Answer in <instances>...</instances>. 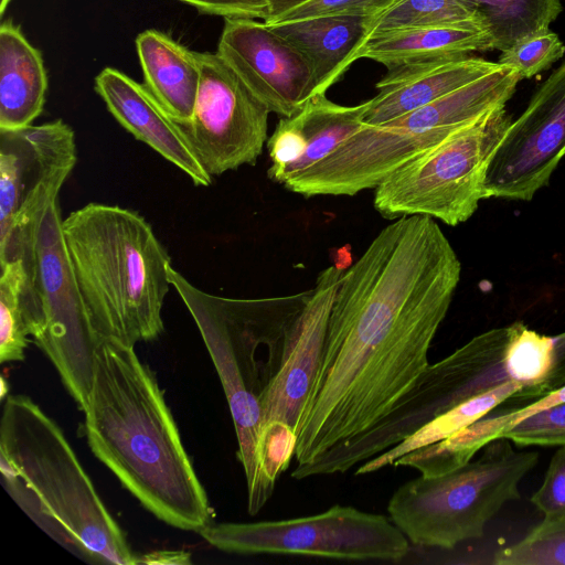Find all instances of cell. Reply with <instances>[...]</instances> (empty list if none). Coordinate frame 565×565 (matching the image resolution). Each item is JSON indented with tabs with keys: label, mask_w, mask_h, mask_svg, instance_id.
I'll return each instance as SVG.
<instances>
[{
	"label": "cell",
	"mask_w": 565,
	"mask_h": 565,
	"mask_svg": "<svg viewBox=\"0 0 565 565\" xmlns=\"http://www.w3.org/2000/svg\"><path fill=\"white\" fill-rule=\"evenodd\" d=\"M136 49L145 86L178 124L188 122L201 81L196 52L157 30L138 34Z\"/></svg>",
	"instance_id": "obj_22"
},
{
	"label": "cell",
	"mask_w": 565,
	"mask_h": 565,
	"mask_svg": "<svg viewBox=\"0 0 565 565\" xmlns=\"http://www.w3.org/2000/svg\"><path fill=\"white\" fill-rule=\"evenodd\" d=\"M95 90L114 118L136 139L181 169L195 185L212 183L213 178L202 168L179 124L145 85L106 67L95 78Z\"/></svg>",
	"instance_id": "obj_18"
},
{
	"label": "cell",
	"mask_w": 565,
	"mask_h": 565,
	"mask_svg": "<svg viewBox=\"0 0 565 565\" xmlns=\"http://www.w3.org/2000/svg\"><path fill=\"white\" fill-rule=\"evenodd\" d=\"M199 534L220 551L243 555L399 562L409 552L408 539L390 518L340 504L297 519L213 522Z\"/></svg>",
	"instance_id": "obj_11"
},
{
	"label": "cell",
	"mask_w": 565,
	"mask_h": 565,
	"mask_svg": "<svg viewBox=\"0 0 565 565\" xmlns=\"http://www.w3.org/2000/svg\"><path fill=\"white\" fill-rule=\"evenodd\" d=\"M83 412L92 452L149 512L183 531L213 523L163 392L135 347L100 342Z\"/></svg>",
	"instance_id": "obj_2"
},
{
	"label": "cell",
	"mask_w": 565,
	"mask_h": 565,
	"mask_svg": "<svg viewBox=\"0 0 565 565\" xmlns=\"http://www.w3.org/2000/svg\"><path fill=\"white\" fill-rule=\"evenodd\" d=\"M201 81L191 119L179 124L213 177L255 164L267 142L270 110L218 53L196 52Z\"/></svg>",
	"instance_id": "obj_13"
},
{
	"label": "cell",
	"mask_w": 565,
	"mask_h": 565,
	"mask_svg": "<svg viewBox=\"0 0 565 565\" xmlns=\"http://www.w3.org/2000/svg\"><path fill=\"white\" fill-rule=\"evenodd\" d=\"M47 75L41 52L11 21L0 25V130L32 125L43 111Z\"/></svg>",
	"instance_id": "obj_23"
},
{
	"label": "cell",
	"mask_w": 565,
	"mask_h": 565,
	"mask_svg": "<svg viewBox=\"0 0 565 565\" xmlns=\"http://www.w3.org/2000/svg\"><path fill=\"white\" fill-rule=\"evenodd\" d=\"M169 279L191 313L223 386L247 486V511L270 499L257 458L262 396L278 367L260 349L284 351L286 334L310 290L291 296L234 299L207 294L169 267Z\"/></svg>",
	"instance_id": "obj_5"
},
{
	"label": "cell",
	"mask_w": 565,
	"mask_h": 565,
	"mask_svg": "<svg viewBox=\"0 0 565 565\" xmlns=\"http://www.w3.org/2000/svg\"><path fill=\"white\" fill-rule=\"evenodd\" d=\"M191 563V554L185 551H153L137 557V564L184 565Z\"/></svg>",
	"instance_id": "obj_36"
},
{
	"label": "cell",
	"mask_w": 565,
	"mask_h": 565,
	"mask_svg": "<svg viewBox=\"0 0 565 565\" xmlns=\"http://www.w3.org/2000/svg\"><path fill=\"white\" fill-rule=\"evenodd\" d=\"M217 53L270 113L294 116L315 97L305 58L265 22L224 19Z\"/></svg>",
	"instance_id": "obj_15"
},
{
	"label": "cell",
	"mask_w": 565,
	"mask_h": 565,
	"mask_svg": "<svg viewBox=\"0 0 565 565\" xmlns=\"http://www.w3.org/2000/svg\"><path fill=\"white\" fill-rule=\"evenodd\" d=\"M24 270L21 262L1 266L0 276V362H20L25 358L29 331L22 307Z\"/></svg>",
	"instance_id": "obj_27"
},
{
	"label": "cell",
	"mask_w": 565,
	"mask_h": 565,
	"mask_svg": "<svg viewBox=\"0 0 565 565\" xmlns=\"http://www.w3.org/2000/svg\"><path fill=\"white\" fill-rule=\"evenodd\" d=\"M505 106L459 128L412 158L374 192V209L386 220L420 215L456 226L486 199L489 160L511 124Z\"/></svg>",
	"instance_id": "obj_8"
},
{
	"label": "cell",
	"mask_w": 565,
	"mask_h": 565,
	"mask_svg": "<svg viewBox=\"0 0 565 565\" xmlns=\"http://www.w3.org/2000/svg\"><path fill=\"white\" fill-rule=\"evenodd\" d=\"M531 502L544 514V519L565 518V445L554 452L542 486Z\"/></svg>",
	"instance_id": "obj_33"
},
{
	"label": "cell",
	"mask_w": 565,
	"mask_h": 565,
	"mask_svg": "<svg viewBox=\"0 0 565 565\" xmlns=\"http://www.w3.org/2000/svg\"><path fill=\"white\" fill-rule=\"evenodd\" d=\"M502 65L472 55L387 71L376 84L363 125L377 126L426 106Z\"/></svg>",
	"instance_id": "obj_19"
},
{
	"label": "cell",
	"mask_w": 565,
	"mask_h": 565,
	"mask_svg": "<svg viewBox=\"0 0 565 565\" xmlns=\"http://www.w3.org/2000/svg\"><path fill=\"white\" fill-rule=\"evenodd\" d=\"M561 402H565V385L559 390L526 405L495 414H493V412L488 413L486 416L469 425V435L478 446L484 447L487 444L495 439L507 427L514 425L519 420L540 409Z\"/></svg>",
	"instance_id": "obj_32"
},
{
	"label": "cell",
	"mask_w": 565,
	"mask_h": 565,
	"mask_svg": "<svg viewBox=\"0 0 565 565\" xmlns=\"http://www.w3.org/2000/svg\"><path fill=\"white\" fill-rule=\"evenodd\" d=\"M510 382L522 385V403L563 387L565 331L545 335L518 321L473 337L450 355L429 364L380 422L331 449L327 462L333 471L344 473L457 405Z\"/></svg>",
	"instance_id": "obj_3"
},
{
	"label": "cell",
	"mask_w": 565,
	"mask_h": 565,
	"mask_svg": "<svg viewBox=\"0 0 565 565\" xmlns=\"http://www.w3.org/2000/svg\"><path fill=\"white\" fill-rule=\"evenodd\" d=\"M366 107L367 100L343 106L324 94L311 98L294 116L280 117L267 139L268 177L284 185L324 159L361 128Z\"/></svg>",
	"instance_id": "obj_17"
},
{
	"label": "cell",
	"mask_w": 565,
	"mask_h": 565,
	"mask_svg": "<svg viewBox=\"0 0 565 565\" xmlns=\"http://www.w3.org/2000/svg\"><path fill=\"white\" fill-rule=\"evenodd\" d=\"M344 271L340 265L320 271L308 300L289 327L279 369L262 396V425L280 420L296 431L321 364L330 312Z\"/></svg>",
	"instance_id": "obj_16"
},
{
	"label": "cell",
	"mask_w": 565,
	"mask_h": 565,
	"mask_svg": "<svg viewBox=\"0 0 565 565\" xmlns=\"http://www.w3.org/2000/svg\"><path fill=\"white\" fill-rule=\"evenodd\" d=\"M511 399L523 401L522 385L510 382L470 398L431 419L396 446L361 463L355 475H366L392 466L403 455L454 435Z\"/></svg>",
	"instance_id": "obj_24"
},
{
	"label": "cell",
	"mask_w": 565,
	"mask_h": 565,
	"mask_svg": "<svg viewBox=\"0 0 565 565\" xmlns=\"http://www.w3.org/2000/svg\"><path fill=\"white\" fill-rule=\"evenodd\" d=\"M9 392V384L7 383L6 379L2 376L1 377V398H6L8 395L7 393Z\"/></svg>",
	"instance_id": "obj_38"
},
{
	"label": "cell",
	"mask_w": 565,
	"mask_h": 565,
	"mask_svg": "<svg viewBox=\"0 0 565 565\" xmlns=\"http://www.w3.org/2000/svg\"><path fill=\"white\" fill-rule=\"evenodd\" d=\"M0 454L94 561L137 565L138 555L100 500L64 433L29 396L6 397Z\"/></svg>",
	"instance_id": "obj_6"
},
{
	"label": "cell",
	"mask_w": 565,
	"mask_h": 565,
	"mask_svg": "<svg viewBox=\"0 0 565 565\" xmlns=\"http://www.w3.org/2000/svg\"><path fill=\"white\" fill-rule=\"evenodd\" d=\"M296 441L295 429L284 422L269 420L260 427L257 458L263 478L271 491L295 456Z\"/></svg>",
	"instance_id": "obj_31"
},
{
	"label": "cell",
	"mask_w": 565,
	"mask_h": 565,
	"mask_svg": "<svg viewBox=\"0 0 565 565\" xmlns=\"http://www.w3.org/2000/svg\"><path fill=\"white\" fill-rule=\"evenodd\" d=\"M501 52L550 26L562 11L559 0H460Z\"/></svg>",
	"instance_id": "obj_25"
},
{
	"label": "cell",
	"mask_w": 565,
	"mask_h": 565,
	"mask_svg": "<svg viewBox=\"0 0 565 565\" xmlns=\"http://www.w3.org/2000/svg\"><path fill=\"white\" fill-rule=\"evenodd\" d=\"M565 157V61L511 121L486 172V199L531 201Z\"/></svg>",
	"instance_id": "obj_14"
},
{
	"label": "cell",
	"mask_w": 565,
	"mask_h": 565,
	"mask_svg": "<svg viewBox=\"0 0 565 565\" xmlns=\"http://www.w3.org/2000/svg\"><path fill=\"white\" fill-rule=\"evenodd\" d=\"M311 0H266L268 6V18L264 21L271 25L284 14L310 2Z\"/></svg>",
	"instance_id": "obj_37"
},
{
	"label": "cell",
	"mask_w": 565,
	"mask_h": 565,
	"mask_svg": "<svg viewBox=\"0 0 565 565\" xmlns=\"http://www.w3.org/2000/svg\"><path fill=\"white\" fill-rule=\"evenodd\" d=\"M476 460L438 476H423L391 497L392 522L414 544L451 550L480 539L487 523L511 500L539 461L536 451H516L507 438L487 444Z\"/></svg>",
	"instance_id": "obj_7"
},
{
	"label": "cell",
	"mask_w": 565,
	"mask_h": 565,
	"mask_svg": "<svg viewBox=\"0 0 565 565\" xmlns=\"http://www.w3.org/2000/svg\"><path fill=\"white\" fill-rule=\"evenodd\" d=\"M495 565H565V518L548 520L521 541L498 550Z\"/></svg>",
	"instance_id": "obj_28"
},
{
	"label": "cell",
	"mask_w": 565,
	"mask_h": 565,
	"mask_svg": "<svg viewBox=\"0 0 565 565\" xmlns=\"http://www.w3.org/2000/svg\"><path fill=\"white\" fill-rule=\"evenodd\" d=\"M398 1L399 0H311L284 14L274 24L323 14H360L374 17Z\"/></svg>",
	"instance_id": "obj_34"
},
{
	"label": "cell",
	"mask_w": 565,
	"mask_h": 565,
	"mask_svg": "<svg viewBox=\"0 0 565 565\" xmlns=\"http://www.w3.org/2000/svg\"><path fill=\"white\" fill-rule=\"evenodd\" d=\"M456 23L481 25L460 0H399L373 17L367 40L405 29Z\"/></svg>",
	"instance_id": "obj_26"
},
{
	"label": "cell",
	"mask_w": 565,
	"mask_h": 565,
	"mask_svg": "<svg viewBox=\"0 0 565 565\" xmlns=\"http://www.w3.org/2000/svg\"><path fill=\"white\" fill-rule=\"evenodd\" d=\"M564 53L565 45L558 35L546 28L503 51L498 63L514 68L524 79L546 70L562 58Z\"/></svg>",
	"instance_id": "obj_29"
},
{
	"label": "cell",
	"mask_w": 565,
	"mask_h": 565,
	"mask_svg": "<svg viewBox=\"0 0 565 565\" xmlns=\"http://www.w3.org/2000/svg\"><path fill=\"white\" fill-rule=\"evenodd\" d=\"M482 113L479 94L462 86L385 124L362 125L329 156L284 186L307 198L354 195L375 189L395 169L477 120Z\"/></svg>",
	"instance_id": "obj_9"
},
{
	"label": "cell",
	"mask_w": 565,
	"mask_h": 565,
	"mask_svg": "<svg viewBox=\"0 0 565 565\" xmlns=\"http://www.w3.org/2000/svg\"><path fill=\"white\" fill-rule=\"evenodd\" d=\"M373 17L323 14L269 25L305 58L315 97L339 82L369 38Z\"/></svg>",
	"instance_id": "obj_20"
},
{
	"label": "cell",
	"mask_w": 565,
	"mask_h": 565,
	"mask_svg": "<svg viewBox=\"0 0 565 565\" xmlns=\"http://www.w3.org/2000/svg\"><path fill=\"white\" fill-rule=\"evenodd\" d=\"M493 49L492 39L482 25L456 23L373 36L361 46L356 60L370 58L392 71Z\"/></svg>",
	"instance_id": "obj_21"
},
{
	"label": "cell",
	"mask_w": 565,
	"mask_h": 565,
	"mask_svg": "<svg viewBox=\"0 0 565 565\" xmlns=\"http://www.w3.org/2000/svg\"><path fill=\"white\" fill-rule=\"evenodd\" d=\"M62 222L56 200L40 222L21 299L29 335L53 363L65 388L83 411L100 341L92 328L70 263Z\"/></svg>",
	"instance_id": "obj_10"
},
{
	"label": "cell",
	"mask_w": 565,
	"mask_h": 565,
	"mask_svg": "<svg viewBox=\"0 0 565 565\" xmlns=\"http://www.w3.org/2000/svg\"><path fill=\"white\" fill-rule=\"evenodd\" d=\"M192 6L199 13L226 18H268L266 0H178Z\"/></svg>",
	"instance_id": "obj_35"
},
{
	"label": "cell",
	"mask_w": 565,
	"mask_h": 565,
	"mask_svg": "<svg viewBox=\"0 0 565 565\" xmlns=\"http://www.w3.org/2000/svg\"><path fill=\"white\" fill-rule=\"evenodd\" d=\"M70 263L92 328L102 342L135 347L163 332L171 259L138 212L88 203L62 222Z\"/></svg>",
	"instance_id": "obj_4"
},
{
	"label": "cell",
	"mask_w": 565,
	"mask_h": 565,
	"mask_svg": "<svg viewBox=\"0 0 565 565\" xmlns=\"http://www.w3.org/2000/svg\"><path fill=\"white\" fill-rule=\"evenodd\" d=\"M501 437L522 447L565 445V402L540 409L507 427L497 438Z\"/></svg>",
	"instance_id": "obj_30"
},
{
	"label": "cell",
	"mask_w": 565,
	"mask_h": 565,
	"mask_svg": "<svg viewBox=\"0 0 565 565\" xmlns=\"http://www.w3.org/2000/svg\"><path fill=\"white\" fill-rule=\"evenodd\" d=\"M11 0H0V15H3Z\"/></svg>",
	"instance_id": "obj_39"
},
{
	"label": "cell",
	"mask_w": 565,
	"mask_h": 565,
	"mask_svg": "<svg viewBox=\"0 0 565 565\" xmlns=\"http://www.w3.org/2000/svg\"><path fill=\"white\" fill-rule=\"evenodd\" d=\"M461 276L436 221L394 220L343 274L296 427L302 468L380 422L429 365Z\"/></svg>",
	"instance_id": "obj_1"
},
{
	"label": "cell",
	"mask_w": 565,
	"mask_h": 565,
	"mask_svg": "<svg viewBox=\"0 0 565 565\" xmlns=\"http://www.w3.org/2000/svg\"><path fill=\"white\" fill-rule=\"evenodd\" d=\"M77 161L62 119L0 130V265H31L38 228Z\"/></svg>",
	"instance_id": "obj_12"
}]
</instances>
